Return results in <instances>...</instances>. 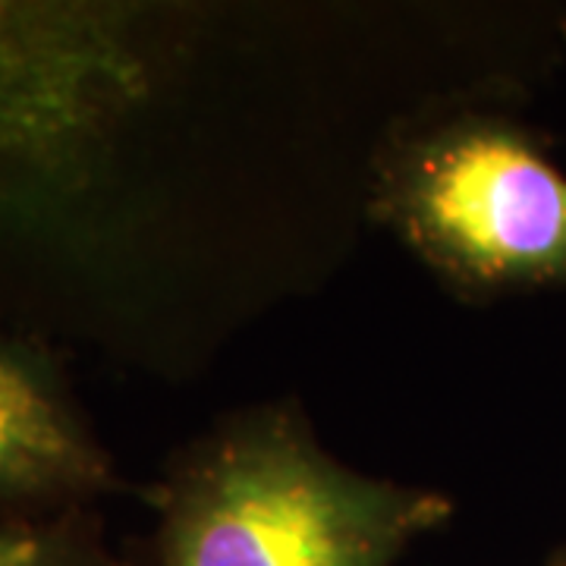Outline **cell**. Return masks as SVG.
Listing matches in <instances>:
<instances>
[{
    "label": "cell",
    "mask_w": 566,
    "mask_h": 566,
    "mask_svg": "<svg viewBox=\"0 0 566 566\" xmlns=\"http://www.w3.org/2000/svg\"><path fill=\"white\" fill-rule=\"evenodd\" d=\"M378 199L406 243L463 290L566 281V174L501 117L463 114L400 142Z\"/></svg>",
    "instance_id": "2"
},
{
    "label": "cell",
    "mask_w": 566,
    "mask_h": 566,
    "mask_svg": "<svg viewBox=\"0 0 566 566\" xmlns=\"http://www.w3.org/2000/svg\"><path fill=\"white\" fill-rule=\"evenodd\" d=\"M114 488V463L82 422L51 359L0 340V510H82Z\"/></svg>",
    "instance_id": "4"
},
{
    "label": "cell",
    "mask_w": 566,
    "mask_h": 566,
    "mask_svg": "<svg viewBox=\"0 0 566 566\" xmlns=\"http://www.w3.org/2000/svg\"><path fill=\"white\" fill-rule=\"evenodd\" d=\"M554 566H566V554H564V557H557V564H554Z\"/></svg>",
    "instance_id": "6"
},
{
    "label": "cell",
    "mask_w": 566,
    "mask_h": 566,
    "mask_svg": "<svg viewBox=\"0 0 566 566\" xmlns=\"http://www.w3.org/2000/svg\"><path fill=\"white\" fill-rule=\"evenodd\" d=\"M450 501L337 463L281 406L227 422L161 497V566H390Z\"/></svg>",
    "instance_id": "1"
},
{
    "label": "cell",
    "mask_w": 566,
    "mask_h": 566,
    "mask_svg": "<svg viewBox=\"0 0 566 566\" xmlns=\"http://www.w3.org/2000/svg\"><path fill=\"white\" fill-rule=\"evenodd\" d=\"M148 88L129 7L0 0V182L82 180Z\"/></svg>",
    "instance_id": "3"
},
{
    "label": "cell",
    "mask_w": 566,
    "mask_h": 566,
    "mask_svg": "<svg viewBox=\"0 0 566 566\" xmlns=\"http://www.w3.org/2000/svg\"><path fill=\"white\" fill-rule=\"evenodd\" d=\"M0 566H123L85 510H0Z\"/></svg>",
    "instance_id": "5"
}]
</instances>
